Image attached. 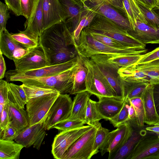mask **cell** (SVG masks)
Here are the masks:
<instances>
[{
  "instance_id": "c3c4849f",
  "label": "cell",
  "mask_w": 159,
  "mask_h": 159,
  "mask_svg": "<svg viewBox=\"0 0 159 159\" xmlns=\"http://www.w3.org/2000/svg\"><path fill=\"white\" fill-rule=\"evenodd\" d=\"M19 133L16 129L10 125L4 130L0 129V140L13 141Z\"/></svg>"
},
{
  "instance_id": "ffe728a7",
  "label": "cell",
  "mask_w": 159,
  "mask_h": 159,
  "mask_svg": "<svg viewBox=\"0 0 159 159\" xmlns=\"http://www.w3.org/2000/svg\"><path fill=\"white\" fill-rule=\"evenodd\" d=\"M134 38L146 44H159V29L137 21L134 30L129 32Z\"/></svg>"
},
{
  "instance_id": "f35d334b",
  "label": "cell",
  "mask_w": 159,
  "mask_h": 159,
  "mask_svg": "<svg viewBox=\"0 0 159 159\" xmlns=\"http://www.w3.org/2000/svg\"><path fill=\"white\" fill-rule=\"evenodd\" d=\"M83 30L96 40L109 46L119 49H137L127 47L117 40L101 34L89 30Z\"/></svg>"
},
{
  "instance_id": "7dc6e473",
  "label": "cell",
  "mask_w": 159,
  "mask_h": 159,
  "mask_svg": "<svg viewBox=\"0 0 159 159\" xmlns=\"http://www.w3.org/2000/svg\"><path fill=\"white\" fill-rule=\"evenodd\" d=\"M8 83L7 81L0 80V113L8 100Z\"/></svg>"
},
{
  "instance_id": "e0dca14e",
  "label": "cell",
  "mask_w": 159,
  "mask_h": 159,
  "mask_svg": "<svg viewBox=\"0 0 159 159\" xmlns=\"http://www.w3.org/2000/svg\"><path fill=\"white\" fill-rule=\"evenodd\" d=\"M144 54L124 56L97 54L89 58L94 61L106 64L118 70L121 67L136 64L143 58Z\"/></svg>"
},
{
  "instance_id": "277c9868",
  "label": "cell",
  "mask_w": 159,
  "mask_h": 159,
  "mask_svg": "<svg viewBox=\"0 0 159 159\" xmlns=\"http://www.w3.org/2000/svg\"><path fill=\"white\" fill-rule=\"evenodd\" d=\"M74 67L55 75L25 78L16 80L14 81H20L23 84L55 89L60 94L70 93L73 86Z\"/></svg>"
},
{
  "instance_id": "6125c7cd",
  "label": "cell",
  "mask_w": 159,
  "mask_h": 159,
  "mask_svg": "<svg viewBox=\"0 0 159 159\" xmlns=\"http://www.w3.org/2000/svg\"><path fill=\"white\" fill-rule=\"evenodd\" d=\"M156 7L159 8V0H157V6Z\"/></svg>"
},
{
  "instance_id": "83f0119b",
  "label": "cell",
  "mask_w": 159,
  "mask_h": 159,
  "mask_svg": "<svg viewBox=\"0 0 159 159\" xmlns=\"http://www.w3.org/2000/svg\"><path fill=\"white\" fill-rule=\"evenodd\" d=\"M21 48H25L14 40L7 30L0 33V51L3 55L13 60L15 52Z\"/></svg>"
},
{
  "instance_id": "7bdbcfd3",
  "label": "cell",
  "mask_w": 159,
  "mask_h": 159,
  "mask_svg": "<svg viewBox=\"0 0 159 159\" xmlns=\"http://www.w3.org/2000/svg\"><path fill=\"white\" fill-rule=\"evenodd\" d=\"M109 132V130L103 127L101 123L99 125L95 134L92 154V157L99 152V150L103 143Z\"/></svg>"
},
{
  "instance_id": "5b68a950",
  "label": "cell",
  "mask_w": 159,
  "mask_h": 159,
  "mask_svg": "<svg viewBox=\"0 0 159 159\" xmlns=\"http://www.w3.org/2000/svg\"><path fill=\"white\" fill-rule=\"evenodd\" d=\"M82 57L88 69L85 80L86 91L98 98L104 97H117L96 63L89 58Z\"/></svg>"
},
{
  "instance_id": "b9f144b4",
  "label": "cell",
  "mask_w": 159,
  "mask_h": 159,
  "mask_svg": "<svg viewBox=\"0 0 159 159\" xmlns=\"http://www.w3.org/2000/svg\"><path fill=\"white\" fill-rule=\"evenodd\" d=\"M123 106L120 111L114 117L109 120L111 124L114 127H117L129 120V108L130 102L129 99L125 98Z\"/></svg>"
},
{
  "instance_id": "816d5d0a",
  "label": "cell",
  "mask_w": 159,
  "mask_h": 159,
  "mask_svg": "<svg viewBox=\"0 0 159 159\" xmlns=\"http://www.w3.org/2000/svg\"><path fill=\"white\" fill-rule=\"evenodd\" d=\"M0 114V129L4 130L10 124L7 109L5 104L3 109Z\"/></svg>"
},
{
  "instance_id": "91938a15",
  "label": "cell",
  "mask_w": 159,
  "mask_h": 159,
  "mask_svg": "<svg viewBox=\"0 0 159 159\" xmlns=\"http://www.w3.org/2000/svg\"><path fill=\"white\" fill-rule=\"evenodd\" d=\"M78 2L82 3L84 5H85V2H87L90 1L91 0H75Z\"/></svg>"
},
{
  "instance_id": "9a60e30c",
  "label": "cell",
  "mask_w": 159,
  "mask_h": 159,
  "mask_svg": "<svg viewBox=\"0 0 159 159\" xmlns=\"http://www.w3.org/2000/svg\"><path fill=\"white\" fill-rule=\"evenodd\" d=\"M43 123L29 126L19 133L15 141L29 148L31 146L39 150L46 134Z\"/></svg>"
},
{
  "instance_id": "8d00e7d4",
  "label": "cell",
  "mask_w": 159,
  "mask_h": 159,
  "mask_svg": "<svg viewBox=\"0 0 159 159\" xmlns=\"http://www.w3.org/2000/svg\"><path fill=\"white\" fill-rule=\"evenodd\" d=\"M84 6L87 10L82 16L77 27L73 32L77 45L78 43L81 31L91 23L97 14Z\"/></svg>"
},
{
  "instance_id": "bcb514c9",
  "label": "cell",
  "mask_w": 159,
  "mask_h": 159,
  "mask_svg": "<svg viewBox=\"0 0 159 159\" xmlns=\"http://www.w3.org/2000/svg\"><path fill=\"white\" fill-rule=\"evenodd\" d=\"M9 9L5 4L0 2V33L7 30L6 25L10 18Z\"/></svg>"
},
{
  "instance_id": "ab89813d",
  "label": "cell",
  "mask_w": 159,
  "mask_h": 159,
  "mask_svg": "<svg viewBox=\"0 0 159 159\" xmlns=\"http://www.w3.org/2000/svg\"><path fill=\"white\" fill-rule=\"evenodd\" d=\"M136 2L143 14L147 24L156 29H159V14L137 1Z\"/></svg>"
},
{
  "instance_id": "f6af8a7d",
  "label": "cell",
  "mask_w": 159,
  "mask_h": 159,
  "mask_svg": "<svg viewBox=\"0 0 159 159\" xmlns=\"http://www.w3.org/2000/svg\"><path fill=\"white\" fill-rule=\"evenodd\" d=\"M37 0H20L21 15L29 19L36 5Z\"/></svg>"
},
{
  "instance_id": "6f0895ef",
  "label": "cell",
  "mask_w": 159,
  "mask_h": 159,
  "mask_svg": "<svg viewBox=\"0 0 159 159\" xmlns=\"http://www.w3.org/2000/svg\"><path fill=\"white\" fill-rule=\"evenodd\" d=\"M2 52L0 51V79L3 78L5 75L6 66Z\"/></svg>"
},
{
  "instance_id": "60d3db41",
  "label": "cell",
  "mask_w": 159,
  "mask_h": 159,
  "mask_svg": "<svg viewBox=\"0 0 159 159\" xmlns=\"http://www.w3.org/2000/svg\"><path fill=\"white\" fill-rule=\"evenodd\" d=\"M135 110L138 127L142 128L144 126L145 111L143 101L141 97H136L129 100Z\"/></svg>"
},
{
  "instance_id": "7402d4cb",
  "label": "cell",
  "mask_w": 159,
  "mask_h": 159,
  "mask_svg": "<svg viewBox=\"0 0 159 159\" xmlns=\"http://www.w3.org/2000/svg\"><path fill=\"white\" fill-rule=\"evenodd\" d=\"M94 62L107 82L115 92L117 96L124 99L121 79L118 73V70L106 64L98 62Z\"/></svg>"
},
{
  "instance_id": "44dd1931",
  "label": "cell",
  "mask_w": 159,
  "mask_h": 159,
  "mask_svg": "<svg viewBox=\"0 0 159 159\" xmlns=\"http://www.w3.org/2000/svg\"><path fill=\"white\" fill-rule=\"evenodd\" d=\"M43 0H37L34 9L29 20L25 24V33L35 37H39L43 31Z\"/></svg>"
},
{
  "instance_id": "4dcf8cb0",
  "label": "cell",
  "mask_w": 159,
  "mask_h": 159,
  "mask_svg": "<svg viewBox=\"0 0 159 159\" xmlns=\"http://www.w3.org/2000/svg\"><path fill=\"white\" fill-rule=\"evenodd\" d=\"M24 147L13 141L0 140V159H19Z\"/></svg>"
},
{
  "instance_id": "52a82bcc",
  "label": "cell",
  "mask_w": 159,
  "mask_h": 159,
  "mask_svg": "<svg viewBox=\"0 0 159 159\" xmlns=\"http://www.w3.org/2000/svg\"><path fill=\"white\" fill-rule=\"evenodd\" d=\"M99 122L79 138L70 146L62 159H90L92 157L96 131Z\"/></svg>"
},
{
  "instance_id": "f1b7e54d",
  "label": "cell",
  "mask_w": 159,
  "mask_h": 159,
  "mask_svg": "<svg viewBox=\"0 0 159 159\" xmlns=\"http://www.w3.org/2000/svg\"><path fill=\"white\" fill-rule=\"evenodd\" d=\"M143 131L133 129L132 134L127 141L108 159H127L143 135Z\"/></svg>"
},
{
  "instance_id": "6da1fadb",
  "label": "cell",
  "mask_w": 159,
  "mask_h": 159,
  "mask_svg": "<svg viewBox=\"0 0 159 159\" xmlns=\"http://www.w3.org/2000/svg\"><path fill=\"white\" fill-rule=\"evenodd\" d=\"M39 43L43 50L48 66L66 62L78 54L73 33L64 20L42 32Z\"/></svg>"
},
{
  "instance_id": "8992f818",
  "label": "cell",
  "mask_w": 159,
  "mask_h": 159,
  "mask_svg": "<svg viewBox=\"0 0 159 159\" xmlns=\"http://www.w3.org/2000/svg\"><path fill=\"white\" fill-rule=\"evenodd\" d=\"M78 63L77 55L66 62L47 66L38 69L24 71L13 70L8 71L5 75L7 81H14L16 80L30 77H43L55 75L71 69Z\"/></svg>"
},
{
  "instance_id": "e575fe53",
  "label": "cell",
  "mask_w": 159,
  "mask_h": 159,
  "mask_svg": "<svg viewBox=\"0 0 159 159\" xmlns=\"http://www.w3.org/2000/svg\"><path fill=\"white\" fill-rule=\"evenodd\" d=\"M22 86L28 100L45 95L60 93L57 90L50 88L39 87L35 85L23 84Z\"/></svg>"
},
{
  "instance_id": "ba28073f",
  "label": "cell",
  "mask_w": 159,
  "mask_h": 159,
  "mask_svg": "<svg viewBox=\"0 0 159 159\" xmlns=\"http://www.w3.org/2000/svg\"><path fill=\"white\" fill-rule=\"evenodd\" d=\"M73 102L69 94H60L59 95L43 123L45 130L53 129L56 124L69 118L71 111Z\"/></svg>"
},
{
  "instance_id": "ac0fdd59",
  "label": "cell",
  "mask_w": 159,
  "mask_h": 159,
  "mask_svg": "<svg viewBox=\"0 0 159 159\" xmlns=\"http://www.w3.org/2000/svg\"><path fill=\"white\" fill-rule=\"evenodd\" d=\"M99 101H95L97 110L100 115L107 120L115 116L122 109L125 99L117 97H102Z\"/></svg>"
},
{
  "instance_id": "4fadbf2b",
  "label": "cell",
  "mask_w": 159,
  "mask_h": 159,
  "mask_svg": "<svg viewBox=\"0 0 159 159\" xmlns=\"http://www.w3.org/2000/svg\"><path fill=\"white\" fill-rule=\"evenodd\" d=\"M89 10L112 21L126 30L128 33L132 29L126 18L120 14L106 0H91L84 5Z\"/></svg>"
},
{
  "instance_id": "94428289",
  "label": "cell",
  "mask_w": 159,
  "mask_h": 159,
  "mask_svg": "<svg viewBox=\"0 0 159 159\" xmlns=\"http://www.w3.org/2000/svg\"><path fill=\"white\" fill-rule=\"evenodd\" d=\"M153 10L159 14V8L155 7L153 9Z\"/></svg>"
},
{
  "instance_id": "9c48e42d",
  "label": "cell",
  "mask_w": 159,
  "mask_h": 159,
  "mask_svg": "<svg viewBox=\"0 0 159 159\" xmlns=\"http://www.w3.org/2000/svg\"><path fill=\"white\" fill-rule=\"evenodd\" d=\"M60 94H50L28 100L26 104V110L29 126L39 123H43L51 107Z\"/></svg>"
},
{
  "instance_id": "ee69618b",
  "label": "cell",
  "mask_w": 159,
  "mask_h": 159,
  "mask_svg": "<svg viewBox=\"0 0 159 159\" xmlns=\"http://www.w3.org/2000/svg\"><path fill=\"white\" fill-rule=\"evenodd\" d=\"M85 124L84 122L80 119H67L56 124L53 128L56 129L61 131L81 127Z\"/></svg>"
},
{
  "instance_id": "603a6c76",
  "label": "cell",
  "mask_w": 159,
  "mask_h": 159,
  "mask_svg": "<svg viewBox=\"0 0 159 159\" xmlns=\"http://www.w3.org/2000/svg\"><path fill=\"white\" fill-rule=\"evenodd\" d=\"M6 104L10 125L16 129L19 133L29 126L26 110L8 100Z\"/></svg>"
},
{
  "instance_id": "cb8c5ba5",
  "label": "cell",
  "mask_w": 159,
  "mask_h": 159,
  "mask_svg": "<svg viewBox=\"0 0 159 159\" xmlns=\"http://www.w3.org/2000/svg\"><path fill=\"white\" fill-rule=\"evenodd\" d=\"M153 86L149 84L141 96L145 111L144 123L150 125H153L159 121V116L157 112L153 100Z\"/></svg>"
},
{
  "instance_id": "f546056e",
  "label": "cell",
  "mask_w": 159,
  "mask_h": 159,
  "mask_svg": "<svg viewBox=\"0 0 159 159\" xmlns=\"http://www.w3.org/2000/svg\"><path fill=\"white\" fill-rule=\"evenodd\" d=\"M118 72L120 77L126 81L149 83L148 77L135 64L121 67Z\"/></svg>"
},
{
  "instance_id": "db71d44e",
  "label": "cell",
  "mask_w": 159,
  "mask_h": 159,
  "mask_svg": "<svg viewBox=\"0 0 159 159\" xmlns=\"http://www.w3.org/2000/svg\"><path fill=\"white\" fill-rule=\"evenodd\" d=\"M129 108V120L127 122L132 126L137 127L136 121V116L135 110L132 105L130 102Z\"/></svg>"
},
{
  "instance_id": "4316f807",
  "label": "cell",
  "mask_w": 159,
  "mask_h": 159,
  "mask_svg": "<svg viewBox=\"0 0 159 159\" xmlns=\"http://www.w3.org/2000/svg\"><path fill=\"white\" fill-rule=\"evenodd\" d=\"M124 13L134 30L137 21L147 24L145 17L135 0H123Z\"/></svg>"
},
{
  "instance_id": "f5cc1de1",
  "label": "cell",
  "mask_w": 159,
  "mask_h": 159,
  "mask_svg": "<svg viewBox=\"0 0 159 159\" xmlns=\"http://www.w3.org/2000/svg\"><path fill=\"white\" fill-rule=\"evenodd\" d=\"M153 85V100L157 112L159 116V84Z\"/></svg>"
},
{
  "instance_id": "2e32d148",
  "label": "cell",
  "mask_w": 159,
  "mask_h": 159,
  "mask_svg": "<svg viewBox=\"0 0 159 159\" xmlns=\"http://www.w3.org/2000/svg\"><path fill=\"white\" fill-rule=\"evenodd\" d=\"M42 8L43 31L55 24L66 21V16L59 0H43Z\"/></svg>"
},
{
  "instance_id": "d590c367",
  "label": "cell",
  "mask_w": 159,
  "mask_h": 159,
  "mask_svg": "<svg viewBox=\"0 0 159 159\" xmlns=\"http://www.w3.org/2000/svg\"><path fill=\"white\" fill-rule=\"evenodd\" d=\"M14 40L20 45L26 49L34 48L39 44V37H35L30 35L23 31L15 34L11 33Z\"/></svg>"
},
{
  "instance_id": "d4e9b609",
  "label": "cell",
  "mask_w": 159,
  "mask_h": 159,
  "mask_svg": "<svg viewBox=\"0 0 159 159\" xmlns=\"http://www.w3.org/2000/svg\"><path fill=\"white\" fill-rule=\"evenodd\" d=\"M77 64L73 67L74 80L70 94H76L86 91L85 80L88 69L85 66L81 56L77 54Z\"/></svg>"
},
{
  "instance_id": "8fae6325",
  "label": "cell",
  "mask_w": 159,
  "mask_h": 159,
  "mask_svg": "<svg viewBox=\"0 0 159 159\" xmlns=\"http://www.w3.org/2000/svg\"><path fill=\"white\" fill-rule=\"evenodd\" d=\"M93 126L88 125L83 126L61 131L56 135L52 145L51 152L54 158L62 159L65 153L73 143Z\"/></svg>"
},
{
  "instance_id": "d6986e66",
  "label": "cell",
  "mask_w": 159,
  "mask_h": 159,
  "mask_svg": "<svg viewBox=\"0 0 159 159\" xmlns=\"http://www.w3.org/2000/svg\"><path fill=\"white\" fill-rule=\"evenodd\" d=\"M65 12L66 23H69L72 32L78 25L87 9L84 5L75 0H59Z\"/></svg>"
},
{
  "instance_id": "30bf717a",
  "label": "cell",
  "mask_w": 159,
  "mask_h": 159,
  "mask_svg": "<svg viewBox=\"0 0 159 159\" xmlns=\"http://www.w3.org/2000/svg\"><path fill=\"white\" fill-rule=\"evenodd\" d=\"M149 132L143 134L127 159H159V137Z\"/></svg>"
},
{
  "instance_id": "1f68e13d",
  "label": "cell",
  "mask_w": 159,
  "mask_h": 159,
  "mask_svg": "<svg viewBox=\"0 0 159 159\" xmlns=\"http://www.w3.org/2000/svg\"><path fill=\"white\" fill-rule=\"evenodd\" d=\"M121 79L124 98L129 100L141 97L142 93L149 84L148 83L130 82Z\"/></svg>"
},
{
  "instance_id": "5bb4252c",
  "label": "cell",
  "mask_w": 159,
  "mask_h": 159,
  "mask_svg": "<svg viewBox=\"0 0 159 159\" xmlns=\"http://www.w3.org/2000/svg\"><path fill=\"white\" fill-rule=\"evenodd\" d=\"M13 61L15 70L18 71L35 70L48 66L43 50L39 43L36 47L29 49L22 57Z\"/></svg>"
},
{
  "instance_id": "74e56055",
  "label": "cell",
  "mask_w": 159,
  "mask_h": 159,
  "mask_svg": "<svg viewBox=\"0 0 159 159\" xmlns=\"http://www.w3.org/2000/svg\"><path fill=\"white\" fill-rule=\"evenodd\" d=\"M102 117L98 112L95 105V101L90 98L88 99L84 120L85 124L93 126L99 122Z\"/></svg>"
},
{
  "instance_id": "d6a6232c",
  "label": "cell",
  "mask_w": 159,
  "mask_h": 159,
  "mask_svg": "<svg viewBox=\"0 0 159 159\" xmlns=\"http://www.w3.org/2000/svg\"><path fill=\"white\" fill-rule=\"evenodd\" d=\"M135 65L148 77L149 84H159V59L149 62Z\"/></svg>"
},
{
  "instance_id": "7c38bea8",
  "label": "cell",
  "mask_w": 159,
  "mask_h": 159,
  "mask_svg": "<svg viewBox=\"0 0 159 159\" xmlns=\"http://www.w3.org/2000/svg\"><path fill=\"white\" fill-rule=\"evenodd\" d=\"M133 130L130 125L126 122L109 132L100 149L102 156L108 152L109 157L116 152L130 137Z\"/></svg>"
},
{
  "instance_id": "f907efd6",
  "label": "cell",
  "mask_w": 159,
  "mask_h": 159,
  "mask_svg": "<svg viewBox=\"0 0 159 159\" xmlns=\"http://www.w3.org/2000/svg\"><path fill=\"white\" fill-rule=\"evenodd\" d=\"M5 4L16 16L21 15L20 0H4Z\"/></svg>"
},
{
  "instance_id": "681fc988",
  "label": "cell",
  "mask_w": 159,
  "mask_h": 159,
  "mask_svg": "<svg viewBox=\"0 0 159 159\" xmlns=\"http://www.w3.org/2000/svg\"><path fill=\"white\" fill-rule=\"evenodd\" d=\"M159 59V47L150 52L144 54L143 58L136 64L149 62Z\"/></svg>"
},
{
  "instance_id": "484cf974",
  "label": "cell",
  "mask_w": 159,
  "mask_h": 159,
  "mask_svg": "<svg viewBox=\"0 0 159 159\" xmlns=\"http://www.w3.org/2000/svg\"><path fill=\"white\" fill-rule=\"evenodd\" d=\"M92 95L88 91L76 94L74 98L71 111L68 119H79L84 122L87 101Z\"/></svg>"
},
{
  "instance_id": "11a10c76",
  "label": "cell",
  "mask_w": 159,
  "mask_h": 159,
  "mask_svg": "<svg viewBox=\"0 0 159 159\" xmlns=\"http://www.w3.org/2000/svg\"><path fill=\"white\" fill-rule=\"evenodd\" d=\"M109 4L124 13L123 0H106Z\"/></svg>"
},
{
  "instance_id": "836d02e7",
  "label": "cell",
  "mask_w": 159,
  "mask_h": 159,
  "mask_svg": "<svg viewBox=\"0 0 159 159\" xmlns=\"http://www.w3.org/2000/svg\"><path fill=\"white\" fill-rule=\"evenodd\" d=\"M8 100L24 109L28 100L21 85L8 83Z\"/></svg>"
},
{
  "instance_id": "7a4b0ae2",
  "label": "cell",
  "mask_w": 159,
  "mask_h": 159,
  "mask_svg": "<svg viewBox=\"0 0 159 159\" xmlns=\"http://www.w3.org/2000/svg\"><path fill=\"white\" fill-rule=\"evenodd\" d=\"M84 29L110 37L127 47L146 48V44L132 36L126 30L104 16L97 14L92 22Z\"/></svg>"
},
{
  "instance_id": "680465c9",
  "label": "cell",
  "mask_w": 159,
  "mask_h": 159,
  "mask_svg": "<svg viewBox=\"0 0 159 159\" xmlns=\"http://www.w3.org/2000/svg\"><path fill=\"white\" fill-rule=\"evenodd\" d=\"M145 129L148 132L156 134L159 137V121L152 126L146 127Z\"/></svg>"
},
{
  "instance_id": "3957f363",
  "label": "cell",
  "mask_w": 159,
  "mask_h": 159,
  "mask_svg": "<svg viewBox=\"0 0 159 159\" xmlns=\"http://www.w3.org/2000/svg\"><path fill=\"white\" fill-rule=\"evenodd\" d=\"M78 54L83 57L90 58L97 54L124 56L147 53L146 49H119L104 44L94 39L84 30L81 32L76 48Z\"/></svg>"
},
{
  "instance_id": "9f6ffc18",
  "label": "cell",
  "mask_w": 159,
  "mask_h": 159,
  "mask_svg": "<svg viewBox=\"0 0 159 159\" xmlns=\"http://www.w3.org/2000/svg\"><path fill=\"white\" fill-rule=\"evenodd\" d=\"M150 9H153L157 6V0H135Z\"/></svg>"
}]
</instances>
